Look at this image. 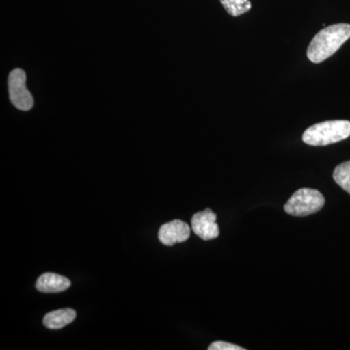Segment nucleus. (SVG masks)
I'll list each match as a JSON object with an SVG mask.
<instances>
[{
	"label": "nucleus",
	"instance_id": "423d86ee",
	"mask_svg": "<svg viewBox=\"0 0 350 350\" xmlns=\"http://www.w3.org/2000/svg\"><path fill=\"white\" fill-rule=\"evenodd\" d=\"M191 229L187 223L181 220H174L165 223L159 230V241L163 245L172 246L184 243L190 238Z\"/></svg>",
	"mask_w": 350,
	"mask_h": 350
},
{
	"label": "nucleus",
	"instance_id": "f03ea898",
	"mask_svg": "<svg viewBox=\"0 0 350 350\" xmlns=\"http://www.w3.org/2000/svg\"><path fill=\"white\" fill-rule=\"evenodd\" d=\"M350 137V122L347 120H335L315 124L306 129L303 135V142L312 146H326L337 144Z\"/></svg>",
	"mask_w": 350,
	"mask_h": 350
},
{
	"label": "nucleus",
	"instance_id": "20e7f679",
	"mask_svg": "<svg viewBox=\"0 0 350 350\" xmlns=\"http://www.w3.org/2000/svg\"><path fill=\"white\" fill-rule=\"evenodd\" d=\"M25 82L27 75L23 69H14L8 76L9 98L14 107L22 111H29L33 107V98Z\"/></svg>",
	"mask_w": 350,
	"mask_h": 350
},
{
	"label": "nucleus",
	"instance_id": "9d476101",
	"mask_svg": "<svg viewBox=\"0 0 350 350\" xmlns=\"http://www.w3.org/2000/svg\"><path fill=\"white\" fill-rule=\"evenodd\" d=\"M333 178L338 186L350 195V161L338 165L333 172Z\"/></svg>",
	"mask_w": 350,
	"mask_h": 350
},
{
	"label": "nucleus",
	"instance_id": "39448f33",
	"mask_svg": "<svg viewBox=\"0 0 350 350\" xmlns=\"http://www.w3.org/2000/svg\"><path fill=\"white\" fill-rule=\"evenodd\" d=\"M216 214L211 209L200 211L192 217V230L199 238L211 241L219 236V227L216 223Z\"/></svg>",
	"mask_w": 350,
	"mask_h": 350
},
{
	"label": "nucleus",
	"instance_id": "0eeeda50",
	"mask_svg": "<svg viewBox=\"0 0 350 350\" xmlns=\"http://www.w3.org/2000/svg\"><path fill=\"white\" fill-rule=\"evenodd\" d=\"M71 282L66 276L46 273L39 276L36 287L42 293H59L70 287Z\"/></svg>",
	"mask_w": 350,
	"mask_h": 350
},
{
	"label": "nucleus",
	"instance_id": "6e6552de",
	"mask_svg": "<svg viewBox=\"0 0 350 350\" xmlns=\"http://www.w3.org/2000/svg\"><path fill=\"white\" fill-rule=\"evenodd\" d=\"M76 312L72 308H63L47 313L44 317L43 324L46 328L51 330H59L64 328L71 322L75 321Z\"/></svg>",
	"mask_w": 350,
	"mask_h": 350
},
{
	"label": "nucleus",
	"instance_id": "7ed1b4c3",
	"mask_svg": "<svg viewBox=\"0 0 350 350\" xmlns=\"http://www.w3.org/2000/svg\"><path fill=\"white\" fill-rule=\"evenodd\" d=\"M325 204L324 196L314 189L303 188L296 193L285 204V213L292 216L310 215L319 213Z\"/></svg>",
	"mask_w": 350,
	"mask_h": 350
},
{
	"label": "nucleus",
	"instance_id": "1a4fd4ad",
	"mask_svg": "<svg viewBox=\"0 0 350 350\" xmlns=\"http://www.w3.org/2000/svg\"><path fill=\"white\" fill-rule=\"evenodd\" d=\"M221 4L232 17H239L250 12L252 3L250 0H220Z\"/></svg>",
	"mask_w": 350,
	"mask_h": 350
},
{
	"label": "nucleus",
	"instance_id": "9b49d317",
	"mask_svg": "<svg viewBox=\"0 0 350 350\" xmlns=\"http://www.w3.org/2000/svg\"><path fill=\"white\" fill-rule=\"evenodd\" d=\"M243 347L239 345L229 344L225 342H215L209 345L208 350H244Z\"/></svg>",
	"mask_w": 350,
	"mask_h": 350
},
{
	"label": "nucleus",
	"instance_id": "f257e3e1",
	"mask_svg": "<svg viewBox=\"0 0 350 350\" xmlns=\"http://www.w3.org/2000/svg\"><path fill=\"white\" fill-rule=\"evenodd\" d=\"M349 38V24L329 25L315 34L308 45L306 56L313 64L322 63L333 56Z\"/></svg>",
	"mask_w": 350,
	"mask_h": 350
}]
</instances>
